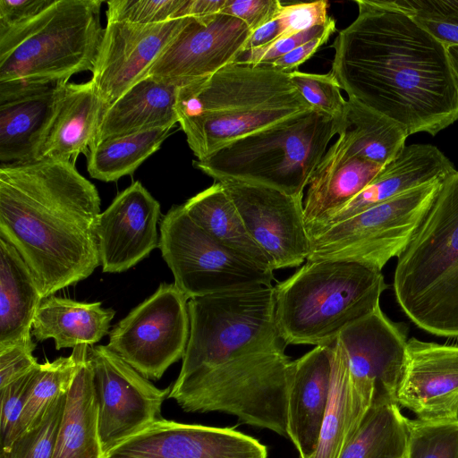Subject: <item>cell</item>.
<instances>
[{"mask_svg":"<svg viewBox=\"0 0 458 458\" xmlns=\"http://www.w3.org/2000/svg\"><path fill=\"white\" fill-rule=\"evenodd\" d=\"M96 186L71 161L0 165V237L20 253L43 299L99 267Z\"/></svg>","mask_w":458,"mask_h":458,"instance_id":"cell-2","label":"cell"},{"mask_svg":"<svg viewBox=\"0 0 458 458\" xmlns=\"http://www.w3.org/2000/svg\"><path fill=\"white\" fill-rule=\"evenodd\" d=\"M226 0H187L181 18L205 17L221 13Z\"/></svg>","mask_w":458,"mask_h":458,"instance_id":"cell-49","label":"cell"},{"mask_svg":"<svg viewBox=\"0 0 458 458\" xmlns=\"http://www.w3.org/2000/svg\"><path fill=\"white\" fill-rule=\"evenodd\" d=\"M448 58L458 82V45L446 47Z\"/></svg>","mask_w":458,"mask_h":458,"instance_id":"cell-50","label":"cell"},{"mask_svg":"<svg viewBox=\"0 0 458 458\" xmlns=\"http://www.w3.org/2000/svg\"><path fill=\"white\" fill-rule=\"evenodd\" d=\"M178 87L146 77L122 95L103 114L95 144L141 131L173 128Z\"/></svg>","mask_w":458,"mask_h":458,"instance_id":"cell-25","label":"cell"},{"mask_svg":"<svg viewBox=\"0 0 458 458\" xmlns=\"http://www.w3.org/2000/svg\"><path fill=\"white\" fill-rule=\"evenodd\" d=\"M104 112L91 80L84 83L67 82L38 160L75 164L79 155L88 156L95 145Z\"/></svg>","mask_w":458,"mask_h":458,"instance_id":"cell-26","label":"cell"},{"mask_svg":"<svg viewBox=\"0 0 458 458\" xmlns=\"http://www.w3.org/2000/svg\"><path fill=\"white\" fill-rule=\"evenodd\" d=\"M55 0H0V29L24 23L50 6Z\"/></svg>","mask_w":458,"mask_h":458,"instance_id":"cell-46","label":"cell"},{"mask_svg":"<svg viewBox=\"0 0 458 458\" xmlns=\"http://www.w3.org/2000/svg\"><path fill=\"white\" fill-rule=\"evenodd\" d=\"M384 166L348 155L342 140L337 138L327 150L308 184L303 202L308 233L358 195Z\"/></svg>","mask_w":458,"mask_h":458,"instance_id":"cell-24","label":"cell"},{"mask_svg":"<svg viewBox=\"0 0 458 458\" xmlns=\"http://www.w3.org/2000/svg\"><path fill=\"white\" fill-rule=\"evenodd\" d=\"M339 124L315 110L264 128L192 165L216 182L236 181L303 199Z\"/></svg>","mask_w":458,"mask_h":458,"instance_id":"cell-7","label":"cell"},{"mask_svg":"<svg viewBox=\"0 0 458 458\" xmlns=\"http://www.w3.org/2000/svg\"><path fill=\"white\" fill-rule=\"evenodd\" d=\"M182 205L189 216L217 242L257 266L274 271L221 182H215Z\"/></svg>","mask_w":458,"mask_h":458,"instance_id":"cell-31","label":"cell"},{"mask_svg":"<svg viewBox=\"0 0 458 458\" xmlns=\"http://www.w3.org/2000/svg\"><path fill=\"white\" fill-rule=\"evenodd\" d=\"M335 30V21L331 17L330 21L324 25L315 26L272 44L245 51L237 58L235 63L269 66L276 60L297 47L322 35L333 34Z\"/></svg>","mask_w":458,"mask_h":458,"instance_id":"cell-42","label":"cell"},{"mask_svg":"<svg viewBox=\"0 0 458 458\" xmlns=\"http://www.w3.org/2000/svg\"><path fill=\"white\" fill-rule=\"evenodd\" d=\"M445 47L458 45V0H393Z\"/></svg>","mask_w":458,"mask_h":458,"instance_id":"cell-38","label":"cell"},{"mask_svg":"<svg viewBox=\"0 0 458 458\" xmlns=\"http://www.w3.org/2000/svg\"><path fill=\"white\" fill-rule=\"evenodd\" d=\"M336 36L330 72L348 98L394 121L408 135H436L458 119V82L446 47L394 1L357 0Z\"/></svg>","mask_w":458,"mask_h":458,"instance_id":"cell-1","label":"cell"},{"mask_svg":"<svg viewBox=\"0 0 458 458\" xmlns=\"http://www.w3.org/2000/svg\"><path fill=\"white\" fill-rule=\"evenodd\" d=\"M335 342L315 346L291 363L286 431L300 458H310L318 446L330 393Z\"/></svg>","mask_w":458,"mask_h":458,"instance_id":"cell-21","label":"cell"},{"mask_svg":"<svg viewBox=\"0 0 458 458\" xmlns=\"http://www.w3.org/2000/svg\"><path fill=\"white\" fill-rule=\"evenodd\" d=\"M406 421L394 401H374L340 458H405Z\"/></svg>","mask_w":458,"mask_h":458,"instance_id":"cell-33","label":"cell"},{"mask_svg":"<svg viewBox=\"0 0 458 458\" xmlns=\"http://www.w3.org/2000/svg\"><path fill=\"white\" fill-rule=\"evenodd\" d=\"M178 123L198 160L250 133L312 110L289 73L233 63L181 87Z\"/></svg>","mask_w":458,"mask_h":458,"instance_id":"cell-3","label":"cell"},{"mask_svg":"<svg viewBox=\"0 0 458 458\" xmlns=\"http://www.w3.org/2000/svg\"><path fill=\"white\" fill-rule=\"evenodd\" d=\"M281 34V26L277 17L253 31L244 51L261 47L277 41Z\"/></svg>","mask_w":458,"mask_h":458,"instance_id":"cell-48","label":"cell"},{"mask_svg":"<svg viewBox=\"0 0 458 458\" xmlns=\"http://www.w3.org/2000/svg\"><path fill=\"white\" fill-rule=\"evenodd\" d=\"M418 420H458V345L410 338L395 394Z\"/></svg>","mask_w":458,"mask_h":458,"instance_id":"cell-20","label":"cell"},{"mask_svg":"<svg viewBox=\"0 0 458 458\" xmlns=\"http://www.w3.org/2000/svg\"><path fill=\"white\" fill-rule=\"evenodd\" d=\"M88 358L104 456L161 418V406L171 386L157 388L106 345L89 346Z\"/></svg>","mask_w":458,"mask_h":458,"instance_id":"cell-13","label":"cell"},{"mask_svg":"<svg viewBox=\"0 0 458 458\" xmlns=\"http://www.w3.org/2000/svg\"><path fill=\"white\" fill-rule=\"evenodd\" d=\"M103 458H267V446L232 428L160 418Z\"/></svg>","mask_w":458,"mask_h":458,"instance_id":"cell-17","label":"cell"},{"mask_svg":"<svg viewBox=\"0 0 458 458\" xmlns=\"http://www.w3.org/2000/svg\"><path fill=\"white\" fill-rule=\"evenodd\" d=\"M289 75L293 84L312 110L333 118L340 128L347 100L344 98L333 72L318 74L297 70Z\"/></svg>","mask_w":458,"mask_h":458,"instance_id":"cell-39","label":"cell"},{"mask_svg":"<svg viewBox=\"0 0 458 458\" xmlns=\"http://www.w3.org/2000/svg\"><path fill=\"white\" fill-rule=\"evenodd\" d=\"M101 0H55L33 19L0 29V91L67 83L95 68Z\"/></svg>","mask_w":458,"mask_h":458,"instance_id":"cell-4","label":"cell"},{"mask_svg":"<svg viewBox=\"0 0 458 458\" xmlns=\"http://www.w3.org/2000/svg\"><path fill=\"white\" fill-rule=\"evenodd\" d=\"M455 171L453 163L437 147L405 146L358 195L310 230V237L411 189L444 181Z\"/></svg>","mask_w":458,"mask_h":458,"instance_id":"cell-23","label":"cell"},{"mask_svg":"<svg viewBox=\"0 0 458 458\" xmlns=\"http://www.w3.org/2000/svg\"><path fill=\"white\" fill-rule=\"evenodd\" d=\"M393 285L398 304L418 327L458 337V171L442 182L397 257Z\"/></svg>","mask_w":458,"mask_h":458,"instance_id":"cell-5","label":"cell"},{"mask_svg":"<svg viewBox=\"0 0 458 458\" xmlns=\"http://www.w3.org/2000/svg\"><path fill=\"white\" fill-rule=\"evenodd\" d=\"M89 348L79 344V367L66 394L53 458H103Z\"/></svg>","mask_w":458,"mask_h":458,"instance_id":"cell-29","label":"cell"},{"mask_svg":"<svg viewBox=\"0 0 458 458\" xmlns=\"http://www.w3.org/2000/svg\"><path fill=\"white\" fill-rule=\"evenodd\" d=\"M65 84L0 92L1 165L39 159Z\"/></svg>","mask_w":458,"mask_h":458,"instance_id":"cell-22","label":"cell"},{"mask_svg":"<svg viewBox=\"0 0 458 458\" xmlns=\"http://www.w3.org/2000/svg\"><path fill=\"white\" fill-rule=\"evenodd\" d=\"M292 360L284 351L240 356L177 379L167 398L187 412L220 411L287 437Z\"/></svg>","mask_w":458,"mask_h":458,"instance_id":"cell-8","label":"cell"},{"mask_svg":"<svg viewBox=\"0 0 458 458\" xmlns=\"http://www.w3.org/2000/svg\"><path fill=\"white\" fill-rule=\"evenodd\" d=\"M331 35L332 34H325L309 41L278 58L269 66L286 73L297 71V68L301 64L309 60L321 46L327 42Z\"/></svg>","mask_w":458,"mask_h":458,"instance_id":"cell-47","label":"cell"},{"mask_svg":"<svg viewBox=\"0 0 458 458\" xmlns=\"http://www.w3.org/2000/svg\"><path fill=\"white\" fill-rule=\"evenodd\" d=\"M372 403L373 398L355 386L346 354L336 339L328 403L318 446L310 458H340Z\"/></svg>","mask_w":458,"mask_h":458,"instance_id":"cell-28","label":"cell"},{"mask_svg":"<svg viewBox=\"0 0 458 458\" xmlns=\"http://www.w3.org/2000/svg\"><path fill=\"white\" fill-rule=\"evenodd\" d=\"M252 33L242 20L227 14L191 17L145 78L177 87L206 78L235 63Z\"/></svg>","mask_w":458,"mask_h":458,"instance_id":"cell-15","label":"cell"},{"mask_svg":"<svg viewBox=\"0 0 458 458\" xmlns=\"http://www.w3.org/2000/svg\"><path fill=\"white\" fill-rule=\"evenodd\" d=\"M66 402V394L55 399L40 420L1 450L0 458H53Z\"/></svg>","mask_w":458,"mask_h":458,"instance_id":"cell-37","label":"cell"},{"mask_svg":"<svg viewBox=\"0 0 458 458\" xmlns=\"http://www.w3.org/2000/svg\"><path fill=\"white\" fill-rule=\"evenodd\" d=\"M187 0L107 1L106 21L157 24L180 19Z\"/></svg>","mask_w":458,"mask_h":458,"instance_id":"cell-40","label":"cell"},{"mask_svg":"<svg viewBox=\"0 0 458 458\" xmlns=\"http://www.w3.org/2000/svg\"><path fill=\"white\" fill-rule=\"evenodd\" d=\"M115 311L101 302H82L49 296L41 301L32 325V335L38 341L52 338L56 350L89 346L109 334Z\"/></svg>","mask_w":458,"mask_h":458,"instance_id":"cell-30","label":"cell"},{"mask_svg":"<svg viewBox=\"0 0 458 458\" xmlns=\"http://www.w3.org/2000/svg\"><path fill=\"white\" fill-rule=\"evenodd\" d=\"M159 249L174 284L188 299L226 290L271 284L273 271L264 269L217 242L187 214L173 206L163 216Z\"/></svg>","mask_w":458,"mask_h":458,"instance_id":"cell-11","label":"cell"},{"mask_svg":"<svg viewBox=\"0 0 458 458\" xmlns=\"http://www.w3.org/2000/svg\"><path fill=\"white\" fill-rule=\"evenodd\" d=\"M36 344H17L0 349V389L27 375L38 366L32 352Z\"/></svg>","mask_w":458,"mask_h":458,"instance_id":"cell-45","label":"cell"},{"mask_svg":"<svg viewBox=\"0 0 458 458\" xmlns=\"http://www.w3.org/2000/svg\"><path fill=\"white\" fill-rule=\"evenodd\" d=\"M188 309L190 336L177 379L240 356L285 349L272 284L190 299Z\"/></svg>","mask_w":458,"mask_h":458,"instance_id":"cell-9","label":"cell"},{"mask_svg":"<svg viewBox=\"0 0 458 458\" xmlns=\"http://www.w3.org/2000/svg\"><path fill=\"white\" fill-rule=\"evenodd\" d=\"M408 136L394 121L348 98L338 132L348 155L386 165L405 147Z\"/></svg>","mask_w":458,"mask_h":458,"instance_id":"cell-32","label":"cell"},{"mask_svg":"<svg viewBox=\"0 0 458 458\" xmlns=\"http://www.w3.org/2000/svg\"><path fill=\"white\" fill-rule=\"evenodd\" d=\"M442 182L411 189L324 229L310 238L307 260L344 259L382 270L409 244Z\"/></svg>","mask_w":458,"mask_h":458,"instance_id":"cell-10","label":"cell"},{"mask_svg":"<svg viewBox=\"0 0 458 458\" xmlns=\"http://www.w3.org/2000/svg\"><path fill=\"white\" fill-rule=\"evenodd\" d=\"M328 5V2L325 0L283 4L276 16L281 26V34L278 40L292 37L315 26L327 23L331 19L327 15Z\"/></svg>","mask_w":458,"mask_h":458,"instance_id":"cell-43","label":"cell"},{"mask_svg":"<svg viewBox=\"0 0 458 458\" xmlns=\"http://www.w3.org/2000/svg\"><path fill=\"white\" fill-rule=\"evenodd\" d=\"M159 202L139 181L116 195L96 224L104 273L124 272L159 247Z\"/></svg>","mask_w":458,"mask_h":458,"instance_id":"cell-19","label":"cell"},{"mask_svg":"<svg viewBox=\"0 0 458 458\" xmlns=\"http://www.w3.org/2000/svg\"><path fill=\"white\" fill-rule=\"evenodd\" d=\"M282 6L278 0H226L221 13L242 20L255 31L274 20Z\"/></svg>","mask_w":458,"mask_h":458,"instance_id":"cell-44","label":"cell"},{"mask_svg":"<svg viewBox=\"0 0 458 458\" xmlns=\"http://www.w3.org/2000/svg\"><path fill=\"white\" fill-rule=\"evenodd\" d=\"M188 297L162 283L109 333L106 345L148 379H160L183 358L190 336Z\"/></svg>","mask_w":458,"mask_h":458,"instance_id":"cell-12","label":"cell"},{"mask_svg":"<svg viewBox=\"0 0 458 458\" xmlns=\"http://www.w3.org/2000/svg\"><path fill=\"white\" fill-rule=\"evenodd\" d=\"M191 18L148 25L106 21L91 77L104 111L145 78L151 65Z\"/></svg>","mask_w":458,"mask_h":458,"instance_id":"cell-16","label":"cell"},{"mask_svg":"<svg viewBox=\"0 0 458 458\" xmlns=\"http://www.w3.org/2000/svg\"><path fill=\"white\" fill-rule=\"evenodd\" d=\"M337 341L346 354L355 386L373 402H395L408 341L405 327L390 320L378 306L346 327Z\"/></svg>","mask_w":458,"mask_h":458,"instance_id":"cell-18","label":"cell"},{"mask_svg":"<svg viewBox=\"0 0 458 458\" xmlns=\"http://www.w3.org/2000/svg\"><path fill=\"white\" fill-rule=\"evenodd\" d=\"M42 301L29 267L17 250L0 237V349L34 344L32 325Z\"/></svg>","mask_w":458,"mask_h":458,"instance_id":"cell-27","label":"cell"},{"mask_svg":"<svg viewBox=\"0 0 458 458\" xmlns=\"http://www.w3.org/2000/svg\"><path fill=\"white\" fill-rule=\"evenodd\" d=\"M381 270L344 259H315L275 286L276 316L288 344H329L379 305Z\"/></svg>","mask_w":458,"mask_h":458,"instance_id":"cell-6","label":"cell"},{"mask_svg":"<svg viewBox=\"0 0 458 458\" xmlns=\"http://www.w3.org/2000/svg\"><path fill=\"white\" fill-rule=\"evenodd\" d=\"M235 204L245 226L273 270L294 267L311 252L303 199L264 185L219 182Z\"/></svg>","mask_w":458,"mask_h":458,"instance_id":"cell-14","label":"cell"},{"mask_svg":"<svg viewBox=\"0 0 458 458\" xmlns=\"http://www.w3.org/2000/svg\"><path fill=\"white\" fill-rule=\"evenodd\" d=\"M171 130L141 131L95 144L87 156L89 175L106 182L132 175L146 159L160 148Z\"/></svg>","mask_w":458,"mask_h":458,"instance_id":"cell-34","label":"cell"},{"mask_svg":"<svg viewBox=\"0 0 458 458\" xmlns=\"http://www.w3.org/2000/svg\"><path fill=\"white\" fill-rule=\"evenodd\" d=\"M38 366L27 375L0 389L1 450L7 449L20 436L21 417Z\"/></svg>","mask_w":458,"mask_h":458,"instance_id":"cell-41","label":"cell"},{"mask_svg":"<svg viewBox=\"0 0 458 458\" xmlns=\"http://www.w3.org/2000/svg\"><path fill=\"white\" fill-rule=\"evenodd\" d=\"M405 458H458V420L424 421L407 419Z\"/></svg>","mask_w":458,"mask_h":458,"instance_id":"cell-36","label":"cell"},{"mask_svg":"<svg viewBox=\"0 0 458 458\" xmlns=\"http://www.w3.org/2000/svg\"><path fill=\"white\" fill-rule=\"evenodd\" d=\"M79 360L77 345L70 356L39 364L21 417L20 436L40 420L55 399L67 394L77 373Z\"/></svg>","mask_w":458,"mask_h":458,"instance_id":"cell-35","label":"cell"}]
</instances>
